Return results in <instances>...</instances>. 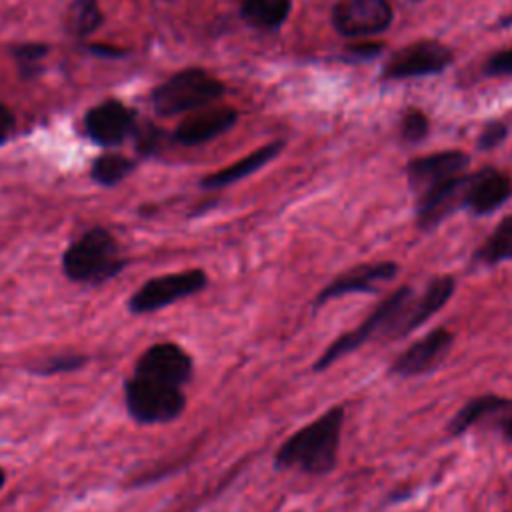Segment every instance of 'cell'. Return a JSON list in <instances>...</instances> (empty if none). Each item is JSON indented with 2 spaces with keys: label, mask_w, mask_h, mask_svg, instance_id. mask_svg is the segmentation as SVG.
<instances>
[{
  "label": "cell",
  "mask_w": 512,
  "mask_h": 512,
  "mask_svg": "<svg viewBox=\"0 0 512 512\" xmlns=\"http://www.w3.org/2000/svg\"><path fill=\"white\" fill-rule=\"evenodd\" d=\"M342 426L344 408H328L284 440L274 454V468L300 470L312 476L330 474L338 462Z\"/></svg>",
  "instance_id": "obj_1"
},
{
  "label": "cell",
  "mask_w": 512,
  "mask_h": 512,
  "mask_svg": "<svg viewBox=\"0 0 512 512\" xmlns=\"http://www.w3.org/2000/svg\"><path fill=\"white\" fill-rule=\"evenodd\" d=\"M412 296H414L412 286H400L392 290L386 298L378 302V306L358 326H354L352 330L332 340L326 346V350L316 358L312 370L322 372L330 368L342 356L358 350L372 338H384V340L404 338V322H406V312L412 302Z\"/></svg>",
  "instance_id": "obj_2"
},
{
  "label": "cell",
  "mask_w": 512,
  "mask_h": 512,
  "mask_svg": "<svg viewBox=\"0 0 512 512\" xmlns=\"http://www.w3.org/2000/svg\"><path fill=\"white\" fill-rule=\"evenodd\" d=\"M126 268L118 240L106 228H90L62 256L64 274L82 284H102Z\"/></svg>",
  "instance_id": "obj_3"
},
{
  "label": "cell",
  "mask_w": 512,
  "mask_h": 512,
  "mask_svg": "<svg viewBox=\"0 0 512 512\" xmlns=\"http://www.w3.org/2000/svg\"><path fill=\"white\" fill-rule=\"evenodd\" d=\"M226 86L202 68H184L150 92V104L158 116H176L206 108L222 98Z\"/></svg>",
  "instance_id": "obj_4"
},
{
  "label": "cell",
  "mask_w": 512,
  "mask_h": 512,
  "mask_svg": "<svg viewBox=\"0 0 512 512\" xmlns=\"http://www.w3.org/2000/svg\"><path fill=\"white\" fill-rule=\"evenodd\" d=\"M128 414L140 424H166L176 420L186 408L182 388L132 374L124 384Z\"/></svg>",
  "instance_id": "obj_5"
},
{
  "label": "cell",
  "mask_w": 512,
  "mask_h": 512,
  "mask_svg": "<svg viewBox=\"0 0 512 512\" xmlns=\"http://www.w3.org/2000/svg\"><path fill=\"white\" fill-rule=\"evenodd\" d=\"M208 276L200 268H190L182 272H172L164 276L150 278L144 282L128 300V310L132 314H148L166 308L178 300L198 294L206 288Z\"/></svg>",
  "instance_id": "obj_6"
},
{
  "label": "cell",
  "mask_w": 512,
  "mask_h": 512,
  "mask_svg": "<svg viewBox=\"0 0 512 512\" xmlns=\"http://www.w3.org/2000/svg\"><path fill=\"white\" fill-rule=\"evenodd\" d=\"M454 60L450 46L438 40H418L396 50L382 66L384 80L422 78L444 72Z\"/></svg>",
  "instance_id": "obj_7"
},
{
  "label": "cell",
  "mask_w": 512,
  "mask_h": 512,
  "mask_svg": "<svg viewBox=\"0 0 512 512\" xmlns=\"http://www.w3.org/2000/svg\"><path fill=\"white\" fill-rule=\"evenodd\" d=\"M446 428L452 436H462L474 428H488L506 442H512V398L498 394L476 396L450 418Z\"/></svg>",
  "instance_id": "obj_8"
},
{
  "label": "cell",
  "mask_w": 512,
  "mask_h": 512,
  "mask_svg": "<svg viewBox=\"0 0 512 512\" xmlns=\"http://www.w3.org/2000/svg\"><path fill=\"white\" fill-rule=\"evenodd\" d=\"M388 0H340L332 8V26L348 38H368L382 34L392 24Z\"/></svg>",
  "instance_id": "obj_9"
},
{
  "label": "cell",
  "mask_w": 512,
  "mask_h": 512,
  "mask_svg": "<svg viewBox=\"0 0 512 512\" xmlns=\"http://www.w3.org/2000/svg\"><path fill=\"white\" fill-rule=\"evenodd\" d=\"M138 114L116 98L92 106L84 116V132L98 146H118L134 134Z\"/></svg>",
  "instance_id": "obj_10"
},
{
  "label": "cell",
  "mask_w": 512,
  "mask_h": 512,
  "mask_svg": "<svg viewBox=\"0 0 512 512\" xmlns=\"http://www.w3.org/2000/svg\"><path fill=\"white\" fill-rule=\"evenodd\" d=\"M398 264L392 260L382 262H366L358 264L342 274H338L332 282H328L314 300V306H322L330 300L348 296V294H376L380 286L394 280L398 274Z\"/></svg>",
  "instance_id": "obj_11"
},
{
  "label": "cell",
  "mask_w": 512,
  "mask_h": 512,
  "mask_svg": "<svg viewBox=\"0 0 512 512\" xmlns=\"http://www.w3.org/2000/svg\"><path fill=\"white\" fill-rule=\"evenodd\" d=\"M192 372H194V364L190 354L174 342L152 344L150 348L144 350V354L138 358L134 368L136 376L172 384L178 388L190 382Z\"/></svg>",
  "instance_id": "obj_12"
},
{
  "label": "cell",
  "mask_w": 512,
  "mask_h": 512,
  "mask_svg": "<svg viewBox=\"0 0 512 512\" xmlns=\"http://www.w3.org/2000/svg\"><path fill=\"white\" fill-rule=\"evenodd\" d=\"M452 342H454V334L448 328L444 326L434 328L426 332L422 338H418L416 342H412L406 350H402L394 358L390 372L402 378L426 374L442 364V360L448 356L452 348Z\"/></svg>",
  "instance_id": "obj_13"
},
{
  "label": "cell",
  "mask_w": 512,
  "mask_h": 512,
  "mask_svg": "<svg viewBox=\"0 0 512 512\" xmlns=\"http://www.w3.org/2000/svg\"><path fill=\"white\" fill-rule=\"evenodd\" d=\"M470 164V156L462 150H442L414 158L406 166L408 186L414 198L464 174Z\"/></svg>",
  "instance_id": "obj_14"
},
{
  "label": "cell",
  "mask_w": 512,
  "mask_h": 512,
  "mask_svg": "<svg viewBox=\"0 0 512 512\" xmlns=\"http://www.w3.org/2000/svg\"><path fill=\"white\" fill-rule=\"evenodd\" d=\"M512 196V178L496 168H482L468 174L462 208L474 216H486L498 210Z\"/></svg>",
  "instance_id": "obj_15"
},
{
  "label": "cell",
  "mask_w": 512,
  "mask_h": 512,
  "mask_svg": "<svg viewBox=\"0 0 512 512\" xmlns=\"http://www.w3.org/2000/svg\"><path fill=\"white\" fill-rule=\"evenodd\" d=\"M238 122V110L230 106H218L200 110L184 118L176 130L174 140L182 146H198L214 140L216 136L228 132Z\"/></svg>",
  "instance_id": "obj_16"
},
{
  "label": "cell",
  "mask_w": 512,
  "mask_h": 512,
  "mask_svg": "<svg viewBox=\"0 0 512 512\" xmlns=\"http://www.w3.org/2000/svg\"><path fill=\"white\" fill-rule=\"evenodd\" d=\"M456 290V280L452 276H436L432 278L426 288L412 298L406 316V336L416 328L424 326L436 312H440L452 298Z\"/></svg>",
  "instance_id": "obj_17"
},
{
  "label": "cell",
  "mask_w": 512,
  "mask_h": 512,
  "mask_svg": "<svg viewBox=\"0 0 512 512\" xmlns=\"http://www.w3.org/2000/svg\"><path fill=\"white\" fill-rule=\"evenodd\" d=\"M284 148V142L282 140H276V142H270V144H264L260 148H256L254 152H250L248 156L240 158L238 162L222 168V170H216L208 176H204L200 180V186L206 188V190H216V188H224V186H230L254 172H258L260 168H264L268 162H272L280 150Z\"/></svg>",
  "instance_id": "obj_18"
},
{
  "label": "cell",
  "mask_w": 512,
  "mask_h": 512,
  "mask_svg": "<svg viewBox=\"0 0 512 512\" xmlns=\"http://www.w3.org/2000/svg\"><path fill=\"white\" fill-rule=\"evenodd\" d=\"M290 10V0H244L240 18L254 30L274 32L288 20Z\"/></svg>",
  "instance_id": "obj_19"
},
{
  "label": "cell",
  "mask_w": 512,
  "mask_h": 512,
  "mask_svg": "<svg viewBox=\"0 0 512 512\" xmlns=\"http://www.w3.org/2000/svg\"><path fill=\"white\" fill-rule=\"evenodd\" d=\"M512 260V214L502 218L492 234L476 248L474 262L484 266H496Z\"/></svg>",
  "instance_id": "obj_20"
},
{
  "label": "cell",
  "mask_w": 512,
  "mask_h": 512,
  "mask_svg": "<svg viewBox=\"0 0 512 512\" xmlns=\"http://www.w3.org/2000/svg\"><path fill=\"white\" fill-rule=\"evenodd\" d=\"M104 22L98 0H72L64 12V28L76 38H88Z\"/></svg>",
  "instance_id": "obj_21"
},
{
  "label": "cell",
  "mask_w": 512,
  "mask_h": 512,
  "mask_svg": "<svg viewBox=\"0 0 512 512\" xmlns=\"http://www.w3.org/2000/svg\"><path fill=\"white\" fill-rule=\"evenodd\" d=\"M136 168V162L122 154H100L90 168V176L100 186H116L124 178H128Z\"/></svg>",
  "instance_id": "obj_22"
},
{
  "label": "cell",
  "mask_w": 512,
  "mask_h": 512,
  "mask_svg": "<svg viewBox=\"0 0 512 512\" xmlns=\"http://www.w3.org/2000/svg\"><path fill=\"white\" fill-rule=\"evenodd\" d=\"M50 52V46L44 42H22L10 48V54L18 62V70L22 78H34L40 70L36 62H40Z\"/></svg>",
  "instance_id": "obj_23"
},
{
  "label": "cell",
  "mask_w": 512,
  "mask_h": 512,
  "mask_svg": "<svg viewBox=\"0 0 512 512\" xmlns=\"http://www.w3.org/2000/svg\"><path fill=\"white\" fill-rule=\"evenodd\" d=\"M428 130H430V122H428V116L422 110L408 108L402 114L400 136H402L404 142L418 144V142H422L428 136Z\"/></svg>",
  "instance_id": "obj_24"
},
{
  "label": "cell",
  "mask_w": 512,
  "mask_h": 512,
  "mask_svg": "<svg viewBox=\"0 0 512 512\" xmlns=\"http://www.w3.org/2000/svg\"><path fill=\"white\" fill-rule=\"evenodd\" d=\"M86 362V356L82 354H58L42 360L38 366L32 368L34 374L40 376H50V374H60V372H72L80 368Z\"/></svg>",
  "instance_id": "obj_25"
},
{
  "label": "cell",
  "mask_w": 512,
  "mask_h": 512,
  "mask_svg": "<svg viewBox=\"0 0 512 512\" xmlns=\"http://www.w3.org/2000/svg\"><path fill=\"white\" fill-rule=\"evenodd\" d=\"M136 136V150L140 156H152L160 150V142H162V130L156 128L154 124H144V126H136L134 134Z\"/></svg>",
  "instance_id": "obj_26"
},
{
  "label": "cell",
  "mask_w": 512,
  "mask_h": 512,
  "mask_svg": "<svg viewBox=\"0 0 512 512\" xmlns=\"http://www.w3.org/2000/svg\"><path fill=\"white\" fill-rule=\"evenodd\" d=\"M506 136H508L506 124H504V122H498V120H492V122H488V124L482 128V132H480V136H478V148H480V150H492V148H496L500 142H504Z\"/></svg>",
  "instance_id": "obj_27"
},
{
  "label": "cell",
  "mask_w": 512,
  "mask_h": 512,
  "mask_svg": "<svg viewBox=\"0 0 512 512\" xmlns=\"http://www.w3.org/2000/svg\"><path fill=\"white\" fill-rule=\"evenodd\" d=\"M484 72H486L488 76H512V48L494 52V54L486 60Z\"/></svg>",
  "instance_id": "obj_28"
},
{
  "label": "cell",
  "mask_w": 512,
  "mask_h": 512,
  "mask_svg": "<svg viewBox=\"0 0 512 512\" xmlns=\"http://www.w3.org/2000/svg\"><path fill=\"white\" fill-rule=\"evenodd\" d=\"M84 50L90 52L92 56H98V58H106V60H118V58H124L128 54L126 48L122 46H114V44H102V42H90V44H84Z\"/></svg>",
  "instance_id": "obj_29"
},
{
  "label": "cell",
  "mask_w": 512,
  "mask_h": 512,
  "mask_svg": "<svg viewBox=\"0 0 512 512\" xmlns=\"http://www.w3.org/2000/svg\"><path fill=\"white\" fill-rule=\"evenodd\" d=\"M14 128H16L14 112L6 104H0V146L10 140V136L14 134Z\"/></svg>",
  "instance_id": "obj_30"
},
{
  "label": "cell",
  "mask_w": 512,
  "mask_h": 512,
  "mask_svg": "<svg viewBox=\"0 0 512 512\" xmlns=\"http://www.w3.org/2000/svg\"><path fill=\"white\" fill-rule=\"evenodd\" d=\"M382 52V44H354L348 46V54L354 60H370Z\"/></svg>",
  "instance_id": "obj_31"
},
{
  "label": "cell",
  "mask_w": 512,
  "mask_h": 512,
  "mask_svg": "<svg viewBox=\"0 0 512 512\" xmlns=\"http://www.w3.org/2000/svg\"><path fill=\"white\" fill-rule=\"evenodd\" d=\"M498 24H500V26H512V14H510V16H504Z\"/></svg>",
  "instance_id": "obj_32"
},
{
  "label": "cell",
  "mask_w": 512,
  "mask_h": 512,
  "mask_svg": "<svg viewBox=\"0 0 512 512\" xmlns=\"http://www.w3.org/2000/svg\"><path fill=\"white\" fill-rule=\"evenodd\" d=\"M4 482H6V474H4V470L0 468V490L4 488Z\"/></svg>",
  "instance_id": "obj_33"
},
{
  "label": "cell",
  "mask_w": 512,
  "mask_h": 512,
  "mask_svg": "<svg viewBox=\"0 0 512 512\" xmlns=\"http://www.w3.org/2000/svg\"><path fill=\"white\" fill-rule=\"evenodd\" d=\"M412 2H420V0H412Z\"/></svg>",
  "instance_id": "obj_34"
}]
</instances>
